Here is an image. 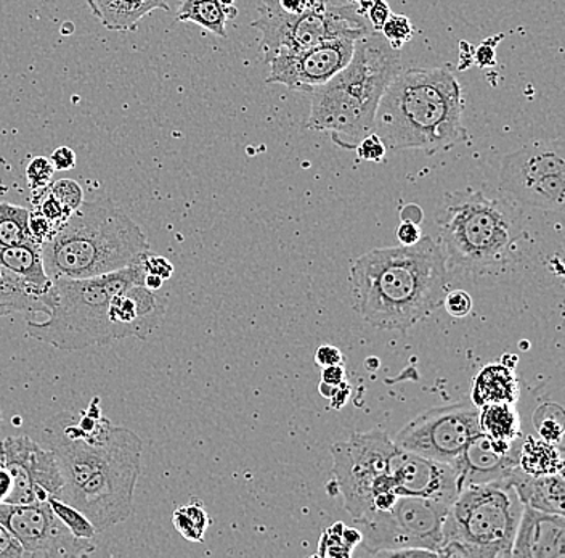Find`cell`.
I'll use <instances>...</instances> for the list:
<instances>
[{
	"instance_id": "9",
	"label": "cell",
	"mask_w": 565,
	"mask_h": 558,
	"mask_svg": "<svg viewBox=\"0 0 565 558\" xmlns=\"http://www.w3.org/2000/svg\"><path fill=\"white\" fill-rule=\"evenodd\" d=\"M253 27L263 33L260 52L265 62L274 56L306 51L331 39H359L373 33L365 13L352 0H313L302 13L282 12L277 0L260 2Z\"/></svg>"
},
{
	"instance_id": "43",
	"label": "cell",
	"mask_w": 565,
	"mask_h": 558,
	"mask_svg": "<svg viewBox=\"0 0 565 558\" xmlns=\"http://www.w3.org/2000/svg\"><path fill=\"white\" fill-rule=\"evenodd\" d=\"M51 161L55 171H70L76 166V154L70 147H58L53 150Z\"/></svg>"
},
{
	"instance_id": "24",
	"label": "cell",
	"mask_w": 565,
	"mask_h": 558,
	"mask_svg": "<svg viewBox=\"0 0 565 558\" xmlns=\"http://www.w3.org/2000/svg\"><path fill=\"white\" fill-rule=\"evenodd\" d=\"M0 266L15 274L39 295L47 296L52 278L45 272L41 246H0Z\"/></svg>"
},
{
	"instance_id": "15",
	"label": "cell",
	"mask_w": 565,
	"mask_h": 558,
	"mask_svg": "<svg viewBox=\"0 0 565 558\" xmlns=\"http://www.w3.org/2000/svg\"><path fill=\"white\" fill-rule=\"evenodd\" d=\"M0 465L13 480L7 504L49 503L62 493L63 476L55 455L30 436H9L0 441Z\"/></svg>"
},
{
	"instance_id": "47",
	"label": "cell",
	"mask_w": 565,
	"mask_h": 558,
	"mask_svg": "<svg viewBox=\"0 0 565 558\" xmlns=\"http://www.w3.org/2000/svg\"><path fill=\"white\" fill-rule=\"evenodd\" d=\"M13 491V480L6 467L0 465V504L9 501L10 494Z\"/></svg>"
},
{
	"instance_id": "45",
	"label": "cell",
	"mask_w": 565,
	"mask_h": 558,
	"mask_svg": "<svg viewBox=\"0 0 565 558\" xmlns=\"http://www.w3.org/2000/svg\"><path fill=\"white\" fill-rule=\"evenodd\" d=\"M321 381H323V383L333 385V387H339V385L344 383V366H342V364H338V366L323 367V373H321Z\"/></svg>"
},
{
	"instance_id": "37",
	"label": "cell",
	"mask_w": 565,
	"mask_h": 558,
	"mask_svg": "<svg viewBox=\"0 0 565 558\" xmlns=\"http://www.w3.org/2000/svg\"><path fill=\"white\" fill-rule=\"evenodd\" d=\"M355 150L360 160L383 161V158L386 157L387 148L377 134L371 133L369 136L363 137V139L360 140Z\"/></svg>"
},
{
	"instance_id": "30",
	"label": "cell",
	"mask_w": 565,
	"mask_h": 558,
	"mask_svg": "<svg viewBox=\"0 0 565 558\" xmlns=\"http://www.w3.org/2000/svg\"><path fill=\"white\" fill-rule=\"evenodd\" d=\"M362 543V533L359 528H349L344 523L338 522L321 535L318 544V557H342L353 556V550Z\"/></svg>"
},
{
	"instance_id": "39",
	"label": "cell",
	"mask_w": 565,
	"mask_h": 558,
	"mask_svg": "<svg viewBox=\"0 0 565 558\" xmlns=\"http://www.w3.org/2000/svg\"><path fill=\"white\" fill-rule=\"evenodd\" d=\"M145 274L158 275L162 281H168L174 275V266L171 261L166 257L157 256V254L148 253L141 261Z\"/></svg>"
},
{
	"instance_id": "42",
	"label": "cell",
	"mask_w": 565,
	"mask_h": 558,
	"mask_svg": "<svg viewBox=\"0 0 565 558\" xmlns=\"http://www.w3.org/2000/svg\"><path fill=\"white\" fill-rule=\"evenodd\" d=\"M391 13L386 0H374L369 7V10H366L365 15L371 27H373V30L380 31L383 24L386 23L388 17H391Z\"/></svg>"
},
{
	"instance_id": "36",
	"label": "cell",
	"mask_w": 565,
	"mask_h": 558,
	"mask_svg": "<svg viewBox=\"0 0 565 558\" xmlns=\"http://www.w3.org/2000/svg\"><path fill=\"white\" fill-rule=\"evenodd\" d=\"M445 310L454 317H466L472 310V298L465 289H451L441 299Z\"/></svg>"
},
{
	"instance_id": "40",
	"label": "cell",
	"mask_w": 565,
	"mask_h": 558,
	"mask_svg": "<svg viewBox=\"0 0 565 558\" xmlns=\"http://www.w3.org/2000/svg\"><path fill=\"white\" fill-rule=\"evenodd\" d=\"M0 558H24L23 547L2 523H0Z\"/></svg>"
},
{
	"instance_id": "3",
	"label": "cell",
	"mask_w": 565,
	"mask_h": 558,
	"mask_svg": "<svg viewBox=\"0 0 565 558\" xmlns=\"http://www.w3.org/2000/svg\"><path fill=\"white\" fill-rule=\"evenodd\" d=\"M462 112L465 98L454 73L445 69L401 70L381 97L373 133L387 150L433 155L465 139Z\"/></svg>"
},
{
	"instance_id": "20",
	"label": "cell",
	"mask_w": 565,
	"mask_h": 558,
	"mask_svg": "<svg viewBox=\"0 0 565 558\" xmlns=\"http://www.w3.org/2000/svg\"><path fill=\"white\" fill-rule=\"evenodd\" d=\"M511 557L564 558V515L547 514L524 505L512 543Z\"/></svg>"
},
{
	"instance_id": "32",
	"label": "cell",
	"mask_w": 565,
	"mask_h": 558,
	"mask_svg": "<svg viewBox=\"0 0 565 558\" xmlns=\"http://www.w3.org/2000/svg\"><path fill=\"white\" fill-rule=\"evenodd\" d=\"M53 514L60 518V522L73 533V536L79 539H94L97 536V529H95L94 523L88 520L86 515L65 501L58 499V497H51L49 499Z\"/></svg>"
},
{
	"instance_id": "23",
	"label": "cell",
	"mask_w": 565,
	"mask_h": 558,
	"mask_svg": "<svg viewBox=\"0 0 565 558\" xmlns=\"http://www.w3.org/2000/svg\"><path fill=\"white\" fill-rule=\"evenodd\" d=\"M519 399V381L507 364L483 367L472 385L471 402L477 408L487 404H515Z\"/></svg>"
},
{
	"instance_id": "11",
	"label": "cell",
	"mask_w": 565,
	"mask_h": 558,
	"mask_svg": "<svg viewBox=\"0 0 565 558\" xmlns=\"http://www.w3.org/2000/svg\"><path fill=\"white\" fill-rule=\"evenodd\" d=\"M395 450L394 440L380 430L353 433L331 446L335 486L353 520L369 514L377 494L394 491L388 470Z\"/></svg>"
},
{
	"instance_id": "35",
	"label": "cell",
	"mask_w": 565,
	"mask_h": 558,
	"mask_svg": "<svg viewBox=\"0 0 565 558\" xmlns=\"http://www.w3.org/2000/svg\"><path fill=\"white\" fill-rule=\"evenodd\" d=\"M53 175H55V168H53L51 158L38 157L31 160L26 168V179L31 192L39 193L49 189L53 182Z\"/></svg>"
},
{
	"instance_id": "10",
	"label": "cell",
	"mask_w": 565,
	"mask_h": 558,
	"mask_svg": "<svg viewBox=\"0 0 565 558\" xmlns=\"http://www.w3.org/2000/svg\"><path fill=\"white\" fill-rule=\"evenodd\" d=\"M451 503L427 497L398 496L387 510L355 520L369 556L392 557L397 550L423 549L437 556L441 528Z\"/></svg>"
},
{
	"instance_id": "6",
	"label": "cell",
	"mask_w": 565,
	"mask_h": 558,
	"mask_svg": "<svg viewBox=\"0 0 565 558\" xmlns=\"http://www.w3.org/2000/svg\"><path fill=\"white\" fill-rule=\"evenodd\" d=\"M150 253L139 228L111 200L84 201L41 246L49 277L90 278L136 266Z\"/></svg>"
},
{
	"instance_id": "38",
	"label": "cell",
	"mask_w": 565,
	"mask_h": 558,
	"mask_svg": "<svg viewBox=\"0 0 565 558\" xmlns=\"http://www.w3.org/2000/svg\"><path fill=\"white\" fill-rule=\"evenodd\" d=\"M30 229L35 243H38L39 246H42L45 242H49V240L52 239L58 228L53 225L47 218L42 217V214L35 210L30 213Z\"/></svg>"
},
{
	"instance_id": "50",
	"label": "cell",
	"mask_w": 565,
	"mask_h": 558,
	"mask_svg": "<svg viewBox=\"0 0 565 558\" xmlns=\"http://www.w3.org/2000/svg\"><path fill=\"white\" fill-rule=\"evenodd\" d=\"M162 284H164V281H162L161 277H158V275H151V274L143 275L145 287L153 289V292H157V289L162 288Z\"/></svg>"
},
{
	"instance_id": "25",
	"label": "cell",
	"mask_w": 565,
	"mask_h": 558,
	"mask_svg": "<svg viewBox=\"0 0 565 558\" xmlns=\"http://www.w3.org/2000/svg\"><path fill=\"white\" fill-rule=\"evenodd\" d=\"M47 296L39 295L6 267L0 266V317L15 313H49Z\"/></svg>"
},
{
	"instance_id": "5",
	"label": "cell",
	"mask_w": 565,
	"mask_h": 558,
	"mask_svg": "<svg viewBox=\"0 0 565 558\" xmlns=\"http://www.w3.org/2000/svg\"><path fill=\"white\" fill-rule=\"evenodd\" d=\"M401 70V51L380 31L359 39L348 66L310 94L307 127L330 133L338 147L355 150L373 133L381 97Z\"/></svg>"
},
{
	"instance_id": "29",
	"label": "cell",
	"mask_w": 565,
	"mask_h": 558,
	"mask_svg": "<svg viewBox=\"0 0 565 558\" xmlns=\"http://www.w3.org/2000/svg\"><path fill=\"white\" fill-rule=\"evenodd\" d=\"M30 213L26 208L0 203V246L38 245L31 234Z\"/></svg>"
},
{
	"instance_id": "16",
	"label": "cell",
	"mask_w": 565,
	"mask_h": 558,
	"mask_svg": "<svg viewBox=\"0 0 565 558\" xmlns=\"http://www.w3.org/2000/svg\"><path fill=\"white\" fill-rule=\"evenodd\" d=\"M355 39H331L306 51L280 54L270 60L268 84L312 94L351 62Z\"/></svg>"
},
{
	"instance_id": "48",
	"label": "cell",
	"mask_w": 565,
	"mask_h": 558,
	"mask_svg": "<svg viewBox=\"0 0 565 558\" xmlns=\"http://www.w3.org/2000/svg\"><path fill=\"white\" fill-rule=\"evenodd\" d=\"M476 62L477 65L482 66H492L494 63V49L493 45H487V42H483L476 52Z\"/></svg>"
},
{
	"instance_id": "14",
	"label": "cell",
	"mask_w": 565,
	"mask_h": 558,
	"mask_svg": "<svg viewBox=\"0 0 565 558\" xmlns=\"http://www.w3.org/2000/svg\"><path fill=\"white\" fill-rule=\"evenodd\" d=\"M0 523L12 533L24 557H87L97 550L94 539H79L53 514L49 503L0 504Z\"/></svg>"
},
{
	"instance_id": "17",
	"label": "cell",
	"mask_w": 565,
	"mask_h": 558,
	"mask_svg": "<svg viewBox=\"0 0 565 558\" xmlns=\"http://www.w3.org/2000/svg\"><path fill=\"white\" fill-rule=\"evenodd\" d=\"M388 473L398 496L427 497L454 503L461 491V480L450 464L422 457L401 448L392 455Z\"/></svg>"
},
{
	"instance_id": "19",
	"label": "cell",
	"mask_w": 565,
	"mask_h": 558,
	"mask_svg": "<svg viewBox=\"0 0 565 558\" xmlns=\"http://www.w3.org/2000/svg\"><path fill=\"white\" fill-rule=\"evenodd\" d=\"M166 302L143 284L129 285L116 293L109 303L108 319L113 341L137 338L147 341L161 325Z\"/></svg>"
},
{
	"instance_id": "21",
	"label": "cell",
	"mask_w": 565,
	"mask_h": 558,
	"mask_svg": "<svg viewBox=\"0 0 565 558\" xmlns=\"http://www.w3.org/2000/svg\"><path fill=\"white\" fill-rule=\"evenodd\" d=\"M510 480L525 507L547 512V514L564 515V472L532 476L522 472L521 468H515Z\"/></svg>"
},
{
	"instance_id": "34",
	"label": "cell",
	"mask_w": 565,
	"mask_h": 558,
	"mask_svg": "<svg viewBox=\"0 0 565 558\" xmlns=\"http://www.w3.org/2000/svg\"><path fill=\"white\" fill-rule=\"evenodd\" d=\"M380 33L386 38L392 48L401 51L406 42L412 41L413 24L405 15H392L391 13L386 23L381 28Z\"/></svg>"
},
{
	"instance_id": "44",
	"label": "cell",
	"mask_w": 565,
	"mask_h": 558,
	"mask_svg": "<svg viewBox=\"0 0 565 558\" xmlns=\"http://www.w3.org/2000/svg\"><path fill=\"white\" fill-rule=\"evenodd\" d=\"M317 366L323 367L338 366V364L344 362V356H342L341 349L335 346L324 345L317 349L316 352Z\"/></svg>"
},
{
	"instance_id": "41",
	"label": "cell",
	"mask_w": 565,
	"mask_h": 558,
	"mask_svg": "<svg viewBox=\"0 0 565 558\" xmlns=\"http://www.w3.org/2000/svg\"><path fill=\"white\" fill-rule=\"evenodd\" d=\"M395 234H397L398 245L405 246L415 245V243H418L423 236L418 222L408 221V219H402Z\"/></svg>"
},
{
	"instance_id": "22",
	"label": "cell",
	"mask_w": 565,
	"mask_h": 558,
	"mask_svg": "<svg viewBox=\"0 0 565 558\" xmlns=\"http://www.w3.org/2000/svg\"><path fill=\"white\" fill-rule=\"evenodd\" d=\"M171 0H87L88 9L109 31H136L154 10H171Z\"/></svg>"
},
{
	"instance_id": "49",
	"label": "cell",
	"mask_w": 565,
	"mask_h": 558,
	"mask_svg": "<svg viewBox=\"0 0 565 558\" xmlns=\"http://www.w3.org/2000/svg\"><path fill=\"white\" fill-rule=\"evenodd\" d=\"M349 394H351V387L348 383H341L335 390L333 398H331V402H333L334 409H341L342 406L348 404Z\"/></svg>"
},
{
	"instance_id": "27",
	"label": "cell",
	"mask_w": 565,
	"mask_h": 558,
	"mask_svg": "<svg viewBox=\"0 0 565 558\" xmlns=\"http://www.w3.org/2000/svg\"><path fill=\"white\" fill-rule=\"evenodd\" d=\"M519 468L532 476L564 472L563 448L542 438L524 436L519 451Z\"/></svg>"
},
{
	"instance_id": "8",
	"label": "cell",
	"mask_w": 565,
	"mask_h": 558,
	"mask_svg": "<svg viewBox=\"0 0 565 558\" xmlns=\"http://www.w3.org/2000/svg\"><path fill=\"white\" fill-rule=\"evenodd\" d=\"M524 504L511 480L462 486L441 528L439 557H511Z\"/></svg>"
},
{
	"instance_id": "4",
	"label": "cell",
	"mask_w": 565,
	"mask_h": 558,
	"mask_svg": "<svg viewBox=\"0 0 565 558\" xmlns=\"http://www.w3.org/2000/svg\"><path fill=\"white\" fill-rule=\"evenodd\" d=\"M445 263L469 275H490L518 260L525 235L518 204L480 190L445 193L436 210Z\"/></svg>"
},
{
	"instance_id": "28",
	"label": "cell",
	"mask_w": 565,
	"mask_h": 558,
	"mask_svg": "<svg viewBox=\"0 0 565 558\" xmlns=\"http://www.w3.org/2000/svg\"><path fill=\"white\" fill-rule=\"evenodd\" d=\"M480 432L493 440L512 441L522 438L521 415L515 404H487L479 408Z\"/></svg>"
},
{
	"instance_id": "1",
	"label": "cell",
	"mask_w": 565,
	"mask_h": 558,
	"mask_svg": "<svg viewBox=\"0 0 565 558\" xmlns=\"http://www.w3.org/2000/svg\"><path fill=\"white\" fill-rule=\"evenodd\" d=\"M353 309L383 330H406L441 306L448 266L439 245L423 235L415 245L374 249L349 272Z\"/></svg>"
},
{
	"instance_id": "2",
	"label": "cell",
	"mask_w": 565,
	"mask_h": 558,
	"mask_svg": "<svg viewBox=\"0 0 565 558\" xmlns=\"http://www.w3.org/2000/svg\"><path fill=\"white\" fill-rule=\"evenodd\" d=\"M42 440L55 455L63 476L58 499L79 508L97 533L132 515L143 450L137 433L113 427L104 441H86L66 438L47 420Z\"/></svg>"
},
{
	"instance_id": "13",
	"label": "cell",
	"mask_w": 565,
	"mask_h": 558,
	"mask_svg": "<svg viewBox=\"0 0 565 558\" xmlns=\"http://www.w3.org/2000/svg\"><path fill=\"white\" fill-rule=\"evenodd\" d=\"M480 433L479 408L471 401L434 408L406 423L394 443L406 452L454 465Z\"/></svg>"
},
{
	"instance_id": "18",
	"label": "cell",
	"mask_w": 565,
	"mask_h": 558,
	"mask_svg": "<svg viewBox=\"0 0 565 558\" xmlns=\"http://www.w3.org/2000/svg\"><path fill=\"white\" fill-rule=\"evenodd\" d=\"M524 436L507 443L489 434L477 433L451 467L457 470L462 486L487 485L510 480L519 468V451Z\"/></svg>"
},
{
	"instance_id": "26",
	"label": "cell",
	"mask_w": 565,
	"mask_h": 558,
	"mask_svg": "<svg viewBox=\"0 0 565 558\" xmlns=\"http://www.w3.org/2000/svg\"><path fill=\"white\" fill-rule=\"evenodd\" d=\"M235 6H225L222 0H183L177 12V21H192L218 38H227V21L235 19Z\"/></svg>"
},
{
	"instance_id": "33",
	"label": "cell",
	"mask_w": 565,
	"mask_h": 558,
	"mask_svg": "<svg viewBox=\"0 0 565 558\" xmlns=\"http://www.w3.org/2000/svg\"><path fill=\"white\" fill-rule=\"evenodd\" d=\"M49 192L55 197L65 210L74 213L84 203V193L79 183L73 179H60L49 186Z\"/></svg>"
},
{
	"instance_id": "51",
	"label": "cell",
	"mask_w": 565,
	"mask_h": 558,
	"mask_svg": "<svg viewBox=\"0 0 565 558\" xmlns=\"http://www.w3.org/2000/svg\"><path fill=\"white\" fill-rule=\"evenodd\" d=\"M0 423H2V415H0Z\"/></svg>"
},
{
	"instance_id": "31",
	"label": "cell",
	"mask_w": 565,
	"mask_h": 558,
	"mask_svg": "<svg viewBox=\"0 0 565 558\" xmlns=\"http://www.w3.org/2000/svg\"><path fill=\"white\" fill-rule=\"evenodd\" d=\"M172 523L183 539L190 543H203L211 522L203 504L192 503L177 507L172 515Z\"/></svg>"
},
{
	"instance_id": "46",
	"label": "cell",
	"mask_w": 565,
	"mask_h": 558,
	"mask_svg": "<svg viewBox=\"0 0 565 558\" xmlns=\"http://www.w3.org/2000/svg\"><path fill=\"white\" fill-rule=\"evenodd\" d=\"M277 3L282 12L296 15V13L306 12L312 6L313 0H277Z\"/></svg>"
},
{
	"instance_id": "12",
	"label": "cell",
	"mask_w": 565,
	"mask_h": 558,
	"mask_svg": "<svg viewBox=\"0 0 565 558\" xmlns=\"http://www.w3.org/2000/svg\"><path fill=\"white\" fill-rule=\"evenodd\" d=\"M500 189L519 204L563 211L565 157L563 139L536 140L500 162Z\"/></svg>"
},
{
	"instance_id": "7",
	"label": "cell",
	"mask_w": 565,
	"mask_h": 558,
	"mask_svg": "<svg viewBox=\"0 0 565 558\" xmlns=\"http://www.w3.org/2000/svg\"><path fill=\"white\" fill-rule=\"evenodd\" d=\"M140 264L90 278H53L45 303L44 323L28 320V335L63 351L111 345L108 309L113 296L134 284H143Z\"/></svg>"
}]
</instances>
